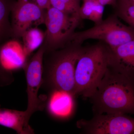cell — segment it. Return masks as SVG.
I'll return each instance as SVG.
<instances>
[{"label": "cell", "mask_w": 134, "mask_h": 134, "mask_svg": "<svg viewBox=\"0 0 134 134\" xmlns=\"http://www.w3.org/2000/svg\"><path fill=\"white\" fill-rule=\"evenodd\" d=\"M89 98L94 115H134V76L120 73L108 66L96 90Z\"/></svg>", "instance_id": "6da1fadb"}, {"label": "cell", "mask_w": 134, "mask_h": 134, "mask_svg": "<svg viewBox=\"0 0 134 134\" xmlns=\"http://www.w3.org/2000/svg\"><path fill=\"white\" fill-rule=\"evenodd\" d=\"M109 47L104 43L83 47L75 70V96L90 98L109 66Z\"/></svg>", "instance_id": "7a4b0ae2"}, {"label": "cell", "mask_w": 134, "mask_h": 134, "mask_svg": "<svg viewBox=\"0 0 134 134\" xmlns=\"http://www.w3.org/2000/svg\"><path fill=\"white\" fill-rule=\"evenodd\" d=\"M82 45L71 41L62 48L45 53L49 56L46 61L43 84L52 91H63L75 97V70L83 48Z\"/></svg>", "instance_id": "3957f363"}, {"label": "cell", "mask_w": 134, "mask_h": 134, "mask_svg": "<svg viewBox=\"0 0 134 134\" xmlns=\"http://www.w3.org/2000/svg\"><path fill=\"white\" fill-rule=\"evenodd\" d=\"M90 39L97 40L113 48L134 40V30L122 24L114 14L91 28L75 32L70 42L82 44Z\"/></svg>", "instance_id": "277c9868"}, {"label": "cell", "mask_w": 134, "mask_h": 134, "mask_svg": "<svg viewBox=\"0 0 134 134\" xmlns=\"http://www.w3.org/2000/svg\"><path fill=\"white\" fill-rule=\"evenodd\" d=\"M82 19L72 16L50 6L46 10V30L43 43L47 53L62 48L69 43Z\"/></svg>", "instance_id": "5b68a950"}, {"label": "cell", "mask_w": 134, "mask_h": 134, "mask_svg": "<svg viewBox=\"0 0 134 134\" xmlns=\"http://www.w3.org/2000/svg\"><path fill=\"white\" fill-rule=\"evenodd\" d=\"M77 125L84 134H134V118L124 114L94 115L91 119L78 121Z\"/></svg>", "instance_id": "8992f818"}, {"label": "cell", "mask_w": 134, "mask_h": 134, "mask_svg": "<svg viewBox=\"0 0 134 134\" xmlns=\"http://www.w3.org/2000/svg\"><path fill=\"white\" fill-rule=\"evenodd\" d=\"M45 50L43 44L23 69L26 82L28 105L25 110L26 121L29 122L32 115L44 109V104L38 97V92L43 84V60Z\"/></svg>", "instance_id": "52a82bcc"}, {"label": "cell", "mask_w": 134, "mask_h": 134, "mask_svg": "<svg viewBox=\"0 0 134 134\" xmlns=\"http://www.w3.org/2000/svg\"><path fill=\"white\" fill-rule=\"evenodd\" d=\"M46 10L31 3L17 1L11 10V37L18 40L31 28L44 24Z\"/></svg>", "instance_id": "ba28073f"}, {"label": "cell", "mask_w": 134, "mask_h": 134, "mask_svg": "<svg viewBox=\"0 0 134 134\" xmlns=\"http://www.w3.org/2000/svg\"><path fill=\"white\" fill-rule=\"evenodd\" d=\"M109 66L117 72L134 76V40L109 47Z\"/></svg>", "instance_id": "9c48e42d"}, {"label": "cell", "mask_w": 134, "mask_h": 134, "mask_svg": "<svg viewBox=\"0 0 134 134\" xmlns=\"http://www.w3.org/2000/svg\"><path fill=\"white\" fill-rule=\"evenodd\" d=\"M26 58L23 47L18 40L12 38L0 46V63L8 72L23 68L27 61Z\"/></svg>", "instance_id": "30bf717a"}, {"label": "cell", "mask_w": 134, "mask_h": 134, "mask_svg": "<svg viewBox=\"0 0 134 134\" xmlns=\"http://www.w3.org/2000/svg\"><path fill=\"white\" fill-rule=\"evenodd\" d=\"M75 97L74 95L67 92L52 91L47 104L50 114L60 119L69 118L74 111Z\"/></svg>", "instance_id": "8fae6325"}, {"label": "cell", "mask_w": 134, "mask_h": 134, "mask_svg": "<svg viewBox=\"0 0 134 134\" xmlns=\"http://www.w3.org/2000/svg\"><path fill=\"white\" fill-rule=\"evenodd\" d=\"M25 111L0 108V125L15 130L18 134H34L26 120Z\"/></svg>", "instance_id": "7c38bea8"}, {"label": "cell", "mask_w": 134, "mask_h": 134, "mask_svg": "<svg viewBox=\"0 0 134 134\" xmlns=\"http://www.w3.org/2000/svg\"><path fill=\"white\" fill-rule=\"evenodd\" d=\"M17 0H0V46L11 37V24L9 20L10 13Z\"/></svg>", "instance_id": "4fadbf2b"}, {"label": "cell", "mask_w": 134, "mask_h": 134, "mask_svg": "<svg viewBox=\"0 0 134 134\" xmlns=\"http://www.w3.org/2000/svg\"><path fill=\"white\" fill-rule=\"evenodd\" d=\"M21 38L23 39L24 50L27 58L43 44L44 38V32L37 27H34L25 32Z\"/></svg>", "instance_id": "5bb4252c"}, {"label": "cell", "mask_w": 134, "mask_h": 134, "mask_svg": "<svg viewBox=\"0 0 134 134\" xmlns=\"http://www.w3.org/2000/svg\"><path fill=\"white\" fill-rule=\"evenodd\" d=\"M104 10V7L96 0L83 1L80 8V16L82 20L88 19L97 24L103 21Z\"/></svg>", "instance_id": "9a60e30c"}, {"label": "cell", "mask_w": 134, "mask_h": 134, "mask_svg": "<svg viewBox=\"0 0 134 134\" xmlns=\"http://www.w3.org/2000/svg\"><path fill=\"white\" fill-rule=\"evenodd\" d=\"M50 6L67 14L81 19L79 0H50Z\"/></svg>", "instance_id": "2e32d148"}, {"label": "cell", "mask_w": 134, "mask_h": 134, "mask_svg": "<svg viewBox=\"0 0 134 134\" xmlns=\"http://www.w3.org/2000/svg\"><path fill=\"white\" fill-rule=\"evenodd\" d=\"M114 9V14L134 30V4L126 0H118Z\"/></svg>", "instance_id": "e0dca14e"}, {"label": "cell", "mask_w": 134, "mask_h": 134, "mask_svg": "<svg viewBox=\"0 0 134 134\" xmlns=\"http://www.w3.org/2000/svg\"><path fill=\"white\" fill-rule=\"evenodd\" d=\"M19 1L31 3L38 5L44 9H47L50 7V0H17Z\"/></svg>", "instance_id": "ac0fdd59"}, {"label": "cell", "mask_w": 134, "mask_h": 134, "mask_svg": "<svg viewBox=\"0 0 134 134\" xmlns=\"http://www.w3.org/2000/svg\"><path fill=\"white\" fill-rule=\"evenodd\" d=\"M101 5L105 7L106 5H110L112 6L114 8L117 5L118 0H96Z\"/></svg>", "instance_id": "d6986e66"}, {"label": "cell", "mask_w": 134, "mask_h": 134, "mask_svg": "<svg viewBox=\"0 0 134 134\" xmlns=\"http://www.w3.org/2000/svg\"><path fill=\"white\" fill-rule=\"evenodd\" d=\"M11 72H8L4 69L0 63V80L7 81L8 77H10V76L11 75Z\"/></svg>", "instance_id": "ffe728a7"}, {"label": "cell", "mask_w": 134, "mask_h": 134, "mask_svg": "<svg viewBox=\"0 0 134 134\" xmlns=\"http://www.w3.org/2000/svg\"><path fill=\"white\" fill-rule=\"evenodd\" d=\"M126 1H128L129 2L132 3L134 4V0H126Z\"/></svg>", "instance_id": "44dd1931"}, {"label": "cell", "mask_w": 134, "mask_h": 134, "mask_svg": "<svg viewBox=\"0 0 134 134\" xmlns=\"http://www.w3.org/2000/svg\"><path fill=\"white\" fill-rule=\"evenodd\" d=\"M79 1H91V0H79Z\"/></svg>", "instance_id": "7402d4cb"}]
</instances>
